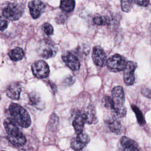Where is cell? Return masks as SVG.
<instances>
[{
  "mask_svg": "<svg viewBox=\"0 0 151 151\" xmlns=\"http://www.w3.org/2000/svg\"><path fill=\"white\" fill-rule=\"evenodd\" d=\"M4 125L7 133V139L11 144L15 146H21L25 144L27 140L25 136L14 121L9 118L6 119Z\"/></svg>",
  "mask_w": 151,
  "mask_h": 151,
  "instance_id": "1",
  "label": "cell"
},
{
  "mask_svg": "<svg viewBox=\"0 0 151 151\" xmlns=\"http://www.w3.org/2000/svg\"><path fill=\"white\" fill-rule=\"evenodd\" d=\"M9 119L22 127H28L31 123L29 115L21 106L12 103L8 108Z\"/></svg>",
  "mask_w": 151,
  "mask_h": 151,
  "instance_id": "2",
  "label": "cell"
},
{
  "mask_svg": "<svg viewBox=\"0 0 151 151\" xmlns=\"http://www.w3.org/2000/svg\"><path fill=\"white\" fill-rule=\"evenodd\" d=\"M111 96L114 105L112 110L114 116L117 118L124 117L127 110L124 106L125 94L123 87L119 86L114 87L111 91Z\"/></svg>",
  "mask_w": 151,
  "mask_h": 151,
  "instance_id": "3",
  "label": "cell"
},
{
  "mask_svg": "<svg viewBox=\"0 0 151 151\" xmlns=\"http://www.w3.org/2000/svg\"><path fill=\"white\" fill-rule=\"evenodd\" d=\"M24 6L15 2H9L5 4L2 9V14L6 19L11 21L18 20L22 15Z\"/></svg>",
  "mask_w": 151,
  "mask_h": 151,
  "instance_id": "4",
  "label": "cell"
},
{
  "mask_svg": "<svg viewBox=\"0 0 151 151\" xmlns=\"http://www.w3.org/2000/svg\"><path fill=\"white\" fill-rule=\"evenodd\" d=\"M106 63V66L110 70L114 72H119L124 69L127 61L122 55L116 54L110 57Z\"/></svg>",
  "mask_w": 151,
  "mask_h": 151,
  "instance_id": "5",
  "label": "cell"
},
{
  "mask_svg": "<svg viewBox=\"0 0 151 151\" xmlns=\"http://www.w3.org/2000/svg\"><path fill=\"white\" fill-rule=\"evenodd\" d=\"M31 68L33 74L39 78H46L50 73L49 67L43 60H38L34 62L32 65Z\"/></svg>",
  "mask_w": 151,
  "mask_h": 151,
  "instance_id": "6",
  "label": "cell"
},
{
  "mask_svg": "<svg viewBox=\"0 0 151 151\" xmlns=\"http://www.w3.org/2000/svg\"><path fill=\"white\" fill-rule=\"evenodd\" d=\"M137 64L133 61H127L126 67L123 70V79L127 86H132L135 82L134 71Z\"/></svg>",
  "mask_w": 151,
  "mask_h": 151,
  "instance_id": "7",
  "label": "cell"
},
{
  "mask_svg": "<svg viewBox=\"0 0 151 151\" xmlns=\"http://www.w3.org/2000/svg\"><path fill=\"white\" fill-rule=\"evenodd\" d=\"M62 59L65 65L71 70L77 71L80 69V61L75 53L71 51H67L62 55Z\"/></svg>",
  "mask_w": 151,
  "mask_h": 151,
  "instance_id": "8",
  "label": "cell"
},
{
  "mask_svg": "<svg viewBox=\"0 0 151 151\" xmlns=\"http://www.w3.org/2000/svg\"><path fill=\"white\" fill-rule=\"evenodd\" d=\"M90 142L88 135L85 133L81 132L77 134V136L73 138L71 142V147L75 151H81Z\"/></svg>",
  "mask_w": 151,
  "mask_h": 151,
  "instance_id": "9",
  "label": "cell"
},
{
  "mask_svg": "<svg viewBox=\"0 0 151 151\" xmlns=\"http://www.w3.org/2000/svg\"><path fill=\"white\" fill-rule=\"evenodd\" d=\"M92 59L94 63L99 67H103L106 61V54L100 46H94L93 48Z\"/></svg>",
  "mask_w": 151,
  "mask_h": 151,
  "instance_id": "10",
  "label": "cell"
},
{
  "mask_svg": "<svg viewBox=\"0 0 151 151\" xmlns=\"http://www.w3.org/2000/svg\"><path fill=\"white\" fill-rule=\"evenodd\" d=\"M28 8L31 17L34 19H36L44 12L45 8V5L41 1L34 0L29 2Z\"/></svg>",
  "mask_w": 151,
  "mask_h": 151,
  "instance_id": "11",
  "label": "cell"
},
{
  "mask_svg": "<svg viewBox=\"0 0 151 151\" xmlns=\"http://www.w3.org/2000/svg\"><path fill=\"white\" fill-rule=\"evenodd\" d=\"M120 146L118 151H140L138 144L132 139L123 136L120 140Z\"/></svg>",
  "mask_w": 151,
  "mask_h": 151,
  "instance_id": "12",
  "label": "cell"
},
{
  "mask_svg": "<svg viewBox=\"0 0 151 151\" xmlns=\"http://www.w3.org/2000/svg\"><path fill=\"white\" fill-rule=\"evenodd\" d=\"M57 52L55 45L48 41H45L42 44L40 49V55L44 58H49L54 57Z\"/></svg>",
  "mask_w": 151,
  "mask_h": 151,
  "instance_id": "13",
  "label": "cell"
},
{
  "mask_svg": "<svg viewBox=\"0 0 151 151\" xmlns=\"http://www.w3.org/2000/svg\"><path fill=\"white\" fill-rule=\"evenodd\" d=\"M85 123H86V118L84 112L78 111L76 114L72 123L77 134L83 132Z\"/></svg>",
  "mask_w": 151,
  "mask_h": 151,
  "instance_id": "14",
  "label": "cell"
},
{
  "mask_svg": "<svg viewBox=\"0 0 151 151\" xmlns=\"http://www.w3.org/2000/svg\"><path fill=\"white\" fill-rule=\"evenodd\" d=\"M21 92V86L18 82H12L10 83L6 90L7 96L15 100H17L19 99Z\"/></svg>",
  "mask_w": 151,
  "mask_h": 151,
  "instance_id": "15",
  "label": "cell"
},
{
  "mask_svg": "<svg viewBox=\"0 0 151 151\" xmlns=\"http://www.w3.org/2000/svg\"><path fill=\"white\" fill-rule=\"evenodd\" d=\"M106 124L112 133L116 134H120L122 133V124L116 118H111L107 120Z\"/></svg>",
  "mask_w": 151,
  "mask_h": 151,
  "instance_id": "16",
  "label": "cell"
},
{
  "mask_svg": "<svg viewBox=\"0 0 151 151\" xmlns=\"http://www.w3.org/2000/svg\"><path fill=\"white\" fill-rule=\"evenodd\" d=\"M83 112L86 118V123L94 124L97 122L98 120L96 116L95 107L93 104L88 105Z\"/></svg>",
  "mask_w": 151,
  "mask_h": 151,
  "instance_id": "17",
  "label": "cell"
},
{
  "mask_svg": "<svg viewBox=\"0 0 151 151\" xmlns=\"http://www.w3.org/2000/svg\"><path fill=\"white\" fill-rule=\"evenodd\" d=\"M9 56L11 60L17 61L21 60L24 57V52L22 48L19 47H16L9 51Z\"/></svg>",
  "mask_w": 151,
  "mask_h": 151,
  "instance_id": "18",
  "label": "cell"
},
{
  "mask_svg": "<svg viewBox=\"0 0 151 151\" xmlns=\"http://www.w3.org/2000/svg\"><path fill=\"white\" fill-rule=\"evenodd\" d=\"M74 7L75 1L73 0H63L60 2V8L65 12H72Z\"/></svg>",
  "mask_w": 151,
  "mask_h": 151,
  "instance_id": "19",
  "label": "cell"
},
{
  "mask_svg": "<svg viewBox=\"0 0 151 151\" xmlns=\"http://www.w3.org/2000/svg\"><path fill=\"white\" fill-rule=\"evenodd\" d=\"M93 21L96 25L103 26L109 25L110 22V19L107 16L96 15L93 18Z\"/></svg>",
  "mask_w": 151,
  "mask_h": 151,
  "instance_id": "20",
  "label": "cell"
},
{
  "mask_svg": "<svg viewBox=\"0 0 151 151\" xmlns=\"http://www.w3.org/2000/svg\"><path fill=\"white\" fill-rule=\"evenodd\" d=\"M132 109L136 114L138 123L140 126L144 125L145 124V120L144 116H143L142 111H140V110L136 106H135L134 104L132 105Z\"/></svg>",
  "mask_w": 151,
  "mask_h": 151,
  "instance_id": "21",
  "label": "cell"
},
{
  "mask_svg": "<svg viewBox=\"0 0 151 151\" xmlns=\"http://www.w3.org/2000/svg\"><path fill=\"white\" fill-rule=\"evenodd\" d=\"M120 2L122 9L126 12H130L133 6V3H134L133 1L131 0H122Z\"/></svg>",
  "mask_w": 151,
  "mask_h": 151,
  "instance_id": "22",
  "label": "cell"
},
{
  "mask_svg": "<svg viewBox=\"0 0 151 151\" xmlns=\"http://www.w3.org/2000/svg\"><path fill=\"white\" fill-rule=\"evenodd\" d=\"M102 103L104 106L107 109H110L111 110L113 109V101L112 100V99L110 96H104L102 99Z\"/></svg>",
  "mask_w": 151,
  "mask_h": 151,
  "instance_id": "23",
  "label": "cell"
},
{
  "mask_svg": "<svg viewBox=\"0 0 151 151\" xmlns=\"http://www.w3.org/2000/svg\"><path fill=\"white\" fill-rule=\"evenodd\" d=\"M42 28H43L44 32L47 35H50L52 34L54 29H53L52 26L50 24H49V23L44 24V25L42 26Z\"/></svg>",
  "mask_w": 151,
  "mask_h": 151,
  "instance_id": "24",
  "label": "cell"
},
{
  "mask_svg": "<svg viewBox=\"0 0 151 151\" xmlns=\"http://www.w3.org/2000/svg\"><path fill=\"white\" fill-rule=\"evenodd\" d=\"M40 100V97L37 94L32 93L29 94V102L32 105H37Z\"/></svg>",
  "mask_w": 151,
  "mask_h": 151,
  "instance_id": "25",
  "label": "cell"
},
{
  "mask_svg": "<svg viewBox=\"0 0 151 151\" xmlns=\"http://www.w3.org/2000/svg\"><path fill=\"white\" fill-rule=\"evenodd\" d=\"M75 77L73 76H67L63 81V83L65 86H70L71 85H73L74 82H75Z\"/></svg>",
  "mask_w": 151,
  "mask_h": 151,
  "instance_id": "26",
  "label": "cell"
},
{
  "mask_svg": "<svg viewBox=\"0 0 151 151\" xmlns=\"http://www.w3.org/2000/svg\"><path fill=\"white\" fill-rule=\"evenodd\" d=\"M8 25V22L7 19L4 17L0 15V30H5L7 28Z\"/></svg>",
  "mask_w": 151,
  "mask_h": 151,
  "instance_id": "27",
  "label": "cell"
},
{
  "mask_svg": "<svg viewBox=\"0 0 151 151\" xmlns=\"http://www.w3.org/2000/svg\"><path fill=\"white\" fill-rule=\"evenodd\" d=\"M67 18V15H66V14L65 13H60L57 19H56V21L58 23H60V24H61V23H64L66 19Z\"/></svg>",
  "mask_w": 151,
  "mask_h": 151,
  "instance_id": "28",
  "label": "cell"
},
{
  "mask_svg": "<svg viewBox=\"0 0 151 151\" xmlns=\"http://www.w3.org/2000/svg\"><path fill=\"white\" fill-rule=\"evenodd\" d=\"M142 94L149 99H151V88L149 87H143L141 90Z\"/></svg>",
  "mask_w": 151,
  "mask_h": 151,
  "instance_id": "29",
  "label": "cell"
},
{
  "mask_svg": "<svg viewBox=\"0 0 151 151\" xmlns=\"http://www.w3.org/2000/svg\"><path fill=\"white\" fill-rule=\"evenodd\" d=\"M134 3L136 4L137 5H139V6H147L150 1H147V0H143V1H141V0H135L133 1Z\"/></svg>",
  "mask_w": 151,
  "mask_h": 151,
  "instance_id": "30",
  "label": "cell"
},
{
  "mask_svg": "<svg viewBox=\"0 0 151 151\" xmlns=\"http://www.w3.org/2000/svg\"><path fill=\"white\" fill-rule=\"evenodd\" d=\"M149 29H150V32H151V24H150V27H149Z\"/></svg>",
  "mask_w": 151,
  "mask_h": 151,
  "instance_id": "31",
  "label": "cell"
},
{
  "mask_svg": "<svg viewBox=\"0 0 151 151\" xmlns=\"http://www.w3.org/2000/svg\"><path fill=\"white\" fill-rule=\"evenodd\" d=\"M2 151H4V150H2Z\"/></svg>",
  "mask_w": 151,
  "mask_h": 151,
  "instance_id": "32",
  "label": "cell"
}]
</instances>
